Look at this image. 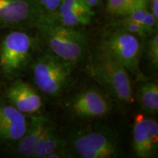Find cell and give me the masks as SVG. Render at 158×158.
<instances>
[{"instance_id": "6da1fadb", "label": "cell", "mask_w": 158, "mask_h": 158, "mask_svg": "<svg viewBox=\"0 0 158 158\" xmlns=\"http://www.w3.org/2000/svg\"><path fill=\"white\" fill-rule=\"evenodd\" d=\"M39 44L67 62L77 65L88 54V38L78 30L51 19H43L35 28Z\"/></svg>"}, {"instance_id": "7a4b0ae2", "label": "cell", "mask_w": 158, "mask_h": 158, "mask_svg": "<svg viewBox=\"0 0 158 158\" xmlns=\"http://www.w3.org/2000/svg\"><path fill=\"white\" fill-rule=\"evenodd\" d=\"M30 29H9L0 38V76L7 81L20 78L29 70L38 49Z\"/></svg>"}, {"instance_id": "3957f363", "label": "cell", "mask_w": 158, "mask_h": 158, "mask_svg": "<svg viewBox=\"0 0 158 158\" xmlns=\"http://www.w3.org/2000/svg\"><path fill=\"white\" fill-rule=\"evenodd\" d=\"M87 70L110 98L124 104L133 102L135 93L130 73L100 45L95 54L90 56Z\"/></svg>"}, {"instance_id": "277c9868", "label": "cell", "mask_w": 158, "mask_h": 158, "mask_svg": "<svg viewBox=\"0 0 158 158\" xmlns=\"http://www.w3.org/2000/svg\"><path fill=\"white\" fill-rule=\"evenodd\" d=\"M76 66L45 49L36 52L29 70L37 89L50 98H57L72 84Z\"/></svg>"}, {"instance_id": "5b68a950", "label": "cell", "mask_w": 158, "mask_h": 158, "mask_svg": "<svg viewBox=\"0 0 158 158\" xmlns=\"http://www.w3.org/2000/svg\"><path fill=\"white\" fill-rule=\"evenodd\" d=\"M66 141L74 155L82 158H114L122 155L118 135L105 124L73 130Z\"/></svg>"}, {"instance_id": "8992f818", "label": "cell", "mask_w": 158, "mask_h": 158, "mask_svg": "<svg viewBox=\"0 0 158 158\" xmlns=\"http://www.w3.org/2000/svg\"><path fill=\"white\" fill-rule=\"evenodd\" d=\"M100 46L119 62L138 81L147 79L140 67L142 53L141 39L126 31L114 29L105 35Z\"/></svg>"}, {"instance_id": "52a82bcc", "label": "cell", "mask_w": 158, "mask_h": 158, "mask_svg": "<svg viewBox=\"0 0 158 158\" xmlns=\"http://www.w3.org/2000/svg\"><path fill=\"white\" fill-rule=\"evenodd\" d=\"M64 108L71 117L85 120L108 116L111 113L114 106L106 92L96 87H89L67 100Z\"/></svg>"}, {"instance_id": "ba28073f", "label": "cell", "mask_w": 158, "mask_h": 158, "mask_svg": "<svg viewBox=\"0 0 158 158\" xmlns=\"http://www.w3.org/2000/svg\"><path fill=\"white\" fill-rule=\"evenodd\" d=\"M43 19L35 0H0V30L35 29Z\"/></svg>"}, {"instance_id": "9c48e42d", "label": "cell", "mask_w": 158, "mask_h": 158, "mask_svg": "<svg viewBox=\"0 0 158 158\" xmlns=\"http://www.w3.org/2000/svg\"><path fill=\"white\" fill-rule=\"evenodd\" d=\"M133 149L136 157L152 158L158 152V124L152 118L137 116L133 130Z\"/></svg>"}, {"instance_id": "30bf717a", "label": "cell", "mask_w": 158, "mask_h": 158, "mask_svg": "<svg viewBox=\"0 0 158 158\" xmlns=\"http://www.w3.org/2000/svg\"><path fill=\"white\" fill-rule=\"evenodd\" d=\"M3 97L25 115L38 113L43 106L42 98L37 89L21 78L11 81Z\"/></svg>"}, {"instance_id": "8fae6325", "label": "cell", "mask_w": 158, "mask_h": 158, "mask_svg": "<svg viewBox=\"0 0 158 158\" xmlns=\"http://www.w3.org/2000/svg\"><path fill=\"white\" fill-rule=\"evenodd\" d=\"M28 122L25 114L0 95V141L15 143L25 133Z\"/></svg>"}, {"instance_id": "7c38bea8", "label": "cell", "mask_w": 158, "mask_h": 158, "mask_svg": "<svg viewBox=\"0 0 158 158\" xmlns=\"http://www.w3.org/2000/svg\"><path fill=\"white\" fill-rule=\"evenodd\" d=\"M94 15V9L83 0H63L54 16L45 19L53 20L62 25L76 28L90 24Z\"/></svg>"}, {"instance_id": "4fadbf2b", "label": "cell", "mask_w": 158, "mask_h": 158, "mask_svg": "<svg viewBox=\"0 0 158 158\" xmlns=\"http://www.w3.org/2000/svg\"><path fill=\"white\" fill-rule=\"evenodd\" d=\"M49 118L44 115L33 114L29 118L25 133L15 145V153L21 157H32L37 142Z\"/></svg>"}, {"instance_id": "5bb4252c", "label": "cell", "mask_w": 158, "mask_h": 158, "mask_svg": "<svg viewBox=\"0 0 158 158\" xmlns=\"http://www.w3.org/2000/svg\"><path fill=\"white\" fill-rule=\"evenodd\" d=\"M66 146L67 141L57 133L54 124L49 119L40 135L32 158H47L55 150Z\"/></svg>"}, {"instance_id": "9a60e30c", "label": "cell", "mask_w": 158, "mask_h": 158, "mask_svg": "<svg viewBox=\"0 0 158 158\" xmlns=\"http://www.w3.org/2000/svg\"><path fill=\"white\" fill-rule=\"evenodd\" d=\"M136 89L135 97L142 109L152 114L158 111V85L157 83L146 80L139 81Z\"/></svg>"}, {"instance_id": "2e32d148", "label": "cell", "mask_w": 158, "mask_h": 158, "mask_svg": "<svg viewBox=\"0 0 158 158\" xmlns=\"http://www.w3.org/2000/svg\"><path fill=\"white\" fill-rule=\"evenodd\" d=\"M141 23L150 35L157 31L158 20L149 10L147 0H133L125 16Z\"/></svg>"}, {"instance_id": "e0dca14e", "label": "cell", "mask_w": 158, "mask_h": 158, "mask_svg": "<svg viewBox=\"0 0 158 158\" xmlns=\"http://www.w3.org/2000/svg\"><path fill=\"white\" fill-rule=\"evenodd\" d=\"M122 18V19L118 20L112 24V28L114 29H119V30L130 33L141 40L147 39L148 37L152 35L141 23L134 20L128 19L127 17Z\"/></svg>"}, {"instance_id": "ac0fdd59", "label": "cell", "mask_w": 158, "mask_h": 158, "mask_svg": "<svg viewBox=\"0 0 158 158\" xmlns=\"http://www.w3.org/2000/svg\"><path fill=\"white\" fill-rule=\"evenodd\" d=\"M144 46V53L149 66L153 70L158 69V34L157 31L147 38Z\"/></svg>"}, {"instance_id": "d6986e66", "label": "cell", "mask_w": 158, "mask_h": 158, "mask_svg": "<svg viewBox=\"0 0 158 158\" xmlns=\"http://www.w3.org/2000/svg\"><path fill=\"white\" fill-rule=\"evenodd\" d=\"M133 2V0H108L106 10L110 15L124 17L127 14Z\"/></svg>"}, {"instance_id": "ffe728a7", "label": "cell", "mask_w": 158, "mask_h": 158, "mask_svg": "<svg viewBox=\"0 0 158 158\" xmlns=\"http://www.w3.org/2000/svg\"><path fill=\"white\" fill-rule=\"evenodd\" d=\"M44 19L54 17L63 0H35Z\"/></svg>"}, {"instance_id": "44dd1931", "label": "cell", "mask_w": 158, "mask_h": 158, "mask_svg": "<svg viewBox=\"0 0 158 158\" xmlns=\"http://www.w3.org/2000/svg\"><path fill=\"white\" fill-rule=\"evenodd\" d=\"M149 10L157 20H158V0H147Z\"/></svg>"}, {"instance_id": "7402d4cb", "label": "cell", "mask_w": 158, "mask_h": 158, "mask_svg": "<svg viewBox=\"0 0 158 158\" xmlns=\"http://www.w3.org/2000/svg\"><path fill=\"white\" fill-rule=\"evenodd\" d=\"M83 1H84L86 5L89 6L90 7L94 9V7H98V6L101 4L102 0H83Z\"/></svg>"}]
</instances>
